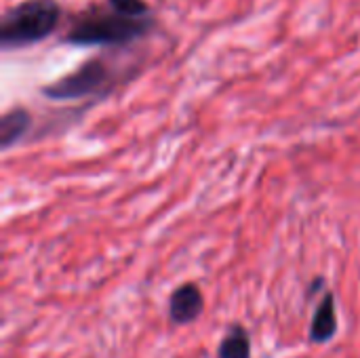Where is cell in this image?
<instances>
[{"instance_id": "1", "label": "cell", "mask_w": 360, "mask_h": 358, "mask_svg": "<svg viewBox=\"0 0 360 358\" xmlns=\"http://www.w3.org/2000/svg\"><path fill=\"white\" fill-rule=\"evenodd\" d=\"M152 25V15L135 17L105 2L76 15L65 34V40L78 46H122L150 34Z\"/></svg>"}, {"instance_id": "2", "label": "cell", "mask_w": 360, "mask_h": 358, "mask_svg": "<svg viewBox=\"0 0 360 358\" xmlns=\"http://www.w3.org/2000/svg\"><path fill=\"white\" fill-rule=\"evenodd\" d=\"M61 21V6L55 0H23L0 19V46L4 51L36 44L49 38Z\"/></svg>"}, {"instance_id": "3", "label": "cell", "mask_w": 360, "mask_h": 358, "mask_svg": "<svg viewBox=\"0 0 360 358\" xmlns=\"http://www.w3.org/2000/svg\"><path fill=\"white\" fill-rule=\"evenodd\" d=\"M114 84V72L105 63V59L95 57L76 68L72 74L55 80L53 84L42 87V95L49 99L65 101V99H80L95 93H103Z\"/></svg>"}, {"instance_id": "4", "label": "cell", "mask_w": 360, "mask_h": 358, "mask_svg": "<svg viewBox=\"0 0 360 358\" xmlns=\"http://www.w3.org/2000/svg\"><path fill=\"white\" fill-rule=\"evenodd\" d=\"M202 293L194 283H186L179 285L169 300V319L175 325H188L192 321H196L202 312Z\"/></svg>"}, {"instance_id": "5", "label": "cell", "mask_w": 360, "mask_h": 358, "mask_svg": "<svg viewBox=\"0 0 360 358\" xmlns=\"http://www.w3.org/2000/svg\"><path fill=\"white\" fill-rule=\"evenodd\" d=\"M338 333V317H335V300L333 293H327L323 302L319 304L312 325H310V342L314 344H327Z\"/></svg>"}, {"instance_id": "6", "label": "cell", "mask_w": 360, "mask_h": 358, "mask_svg": "<svg viewBox=\"0 0 360 358\" xmlns=\"http://www.w3.org/2000/svg\"><path fill=\"white\" fill-rule=\"evenodd\" d=\"M30 124H32V116L27 110H23V108L8 110L0 120V146H2V150H8L11 146H15L27 133Z\"/></svg>"}, {"instance_id": "7", "label": "cell", "mask_w": 360, "mask_h": 358, "mask_svg": "<svg viewBox=\"0 0 360 358\" xmlns=\"http://www.w3.org/2000/svg\"><path fill=\"white\" fill-rule=\"evenodd\" d=\"M217 358H251V338L245 327L234 325L219 344Z\"/></svg>"}]
</instances>
